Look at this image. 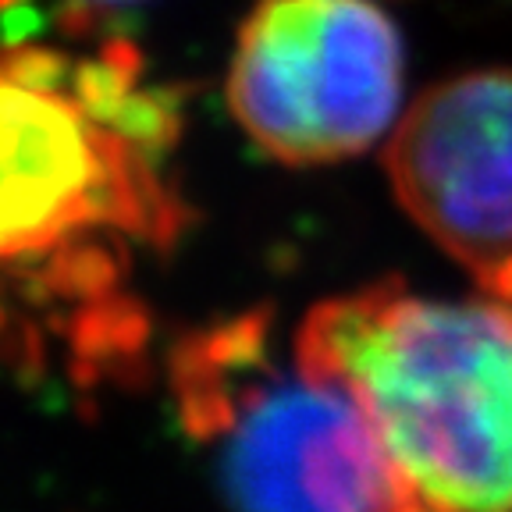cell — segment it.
I'll use <instances>...</instances> for the list:
<instances>
[{"instance_id":"4","label":"cell","mask_w":512,"mask_h":512,"mask_svg":"<svg viewBox=\"0 0 512 512\" xmlns=\"http://www.w3.org/2000/svg\"><path fill=\"white\" fill-rule=\"evenodd\" d=\"M402 68L399 29L374 0H256L224 93L267 157L310 168L370 150L395 125Z\"/></svg>"},{"instance_id":"2","label":"cell","mask_w":512,"mask_h":512,"mask_svg":"<svg viewBox=\"0 0 512 512\" xmlns=\"http://www.w3.org/2000/svg\"><path fill=\"white\" fill-rule=\"evenodd\" d=\"M171 395L228 512H431L360 409L278 360L264 310L178 338Z\"/></svg>"},{"instance_id":"5","label":"cell","mask_w":512,"mask_h":512,"mask_svg":"<svg viewBox=\"0 0 512 512\" xmlns=\"http://www.w3.org/2000/svg\"><path fill=\"white\" fill-rule=\"evenodd\" d=\"M402 203L484 292L512 267V68L452 75L413 100L384 146Z\"/></svg>"},{"instance_id":"6","label":"cell","mask_w":512,"mask_h":512,"mask_svg":"<svg viewBox=\"0 0 512 512\" xmlns=\"http://www.w3.org/2000/svg\"><path fill=\"white\" fill-rule=\"evenodd\" d=\"M125 4H139V0H68V18H75V22H89L96 11L125 8Z\"/></svg>"},{"instance_id":"1","label":"cell","mask_w":512,"mask_h":512,"mask_svg":"<svg viewBox=\"0 0 512 512\" xmlns=\"http://www.w3.org/2000/svg\"><path fill=\"white\" fill-rule=\"evenodd\" d=\"M292 356L367 416L431 512H512V303L374 281L313 306Z\"/></svg>"},{"instance_id":"3","label":"cell","mask_w":512,"mask_h":512,"mask_svg":"<svg viewBox=\"0 0 512 512\" xmlns=\"http://www.w3.org/2000/svg\"><path fill=\"white\" fill-rule=\"evenodd\" d=\"M64 50H4V264L25 267L86 242H143L168 253L192 210L164 164L114 125L93 118L61 79Z\"/></svg>"},{"instance_id":"7","label":"cell","mask_w":512,"mask_h":512,"mask_svg":"<svg viewBox=\"0 0 512 512\" xmlns=\"http://www.w3.org/2000/svg\"><path fill=\"white\" fill-rule=\"evenodd\" d=\"M488 299H502V303H512V267L488 288Z\"/></svg>"}]
</instances>
